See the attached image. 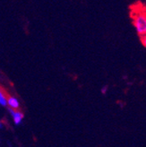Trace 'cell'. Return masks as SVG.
<instances>
[{"label":"cell","instance_id":"cell-1","mask_svg":"<svg viewBox=\"0 0 146 147\" xmlns=\"http://www.w3.org/2000/svg\"><path fill=\"white\" fill-rule=\"evenodd\" d=\"M134 25L136 29L137 32L142 37H145L146 33V17L143 12H135L133 16Z\"/></svg>","mask_w":146,"mask_h":147},{"label":"cell","instance_id":"cell-2","mask_svg":"<svg viewBox=\"0 0 146 147\" xmlns=\"http://www.w3.org/2000/svg\"><path fill=\"white\" fill-rule=\"evenodd\" d=\"M9 112L13 117V122L15 123V125H19L24 119V114L21 111H19V110H14L12 109H9Z\"/></svg>","mask_w":146,"mask_h":147},{"label":"cell","instance_id":"cell-3","mask_svg":"<svg viewBox=\"0 0 146 147\" xmlns=\"http://www.w3.org/2000/svg\"><path fill=\"white\" fill-rule=\"evenodd\" d=\"M6 104H8L10 109H14V110H17L19 109V107H20L18 100L16 98L11 97V96H9L8 98L6 99Z\"/></svg>","mask_w":146,"mask_h":147},{"label":"cell","instance_id":"cell-4","mask_svg":"<svg viewBox=\"0 0 146 147\" xmlns=\"http://www.w3.org/2000/svg\"><path fill=\"white\" fill-rule=\"evenodd\" d=\"M106 91H107V86H104V87L101 89V92H102V93H106Z\"/></svg>","mask_w":146,"mask_h":147},{"label":"cell","instance_id":"cell-5","mask_svg":"<svg viewBox=\"0 0 146 147\" xmlns=\"http://www.w3.org/2000/svg\"><path fill=\"white\" fill-rule=\"evenodd\" d=\"M0 127H2V124H1V121H0Z\"/></svg>","mask_w":146,"mask_h":147}]
</instances>
